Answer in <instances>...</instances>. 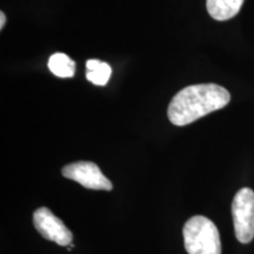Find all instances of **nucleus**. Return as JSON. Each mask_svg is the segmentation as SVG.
<instances>
[{"label": "nucleus", "instance_id": "f257e3e1", "mask_svg": "<svg viewBox=\"0 0 254 254\" xmlns=\"http://www.w3.org/2000/svg\"><path fill=\"white\" fill-rule=\"evenodd\" d=\"M230 100V92L217 84L190 85L174 95L167 116L173 125L185 126L224 109Z\"/></svg>", "mask_w": 254, "mask_h": 254}, {"label": "nucleus", "instance_id": "f03ea898", "mask_svg": "<svg viewBox=\"0 0 254 254\" xmlns=\"http://www.w3.org/2000/svg\"><path fill=\"white\" fill-rule=\"evenodd\" d=\"M184 243L189 254H221V241L214 222L202 215H194L183 228Z\"/></svg>", "mask_w": 254, "mask_h": 254}, {"label": "nucleus", "instance_id": "7ed1b4c3", "mask_svg": "<svg viewBox=\"0 0 254 254\" xmlns=\"http://www.w3.org/2000/svg\"><path fill=\"white\" fill-rule=\"evenodd\" d=\"M234 232L241 244H249L254 238V192L244 187L234 196L232 204Z\"/></svg>", "mask_w": 254, "mask_h": 254}, {"label": "nucleus", "instance_id": "20e7f679", "mask_svg": "<svg viewBox=\"0 0 254 254\" xmlns=\"http://www.w3.org/2000/svg\"><path fill=\"white\" fill-rule=\"evenodd\" d=\"M63 176L73 182H77L90 190H112V183L101 173L100 168L91 161H78L66 165L62 171Z\"/></svg>", "mask_w": 254, "mask_h": 254}, {"label": "nucleus", "instance_id": "39448f33", "mask_svg": "<svg viewBox=\"0 0 254 254\" xmlns=\"http://www.w3.org/2000/svg\"><path fill=\"white\" fill-rule=\"evenodd\" d=\"M33 222L37 231L45 239L55 241L60 246H67L72 243V232L47 207H40L34 212Z\"/></svg>", "mask_w": 254, "mask_h": 254}, {"label": "nucleus", "instance_id": "423d86ee", "mask_svg": "<svg viewBox=\"0 0 254 254\" xmlns=\"http://www.w3.org/2000/svg\"><path fill=\"white\" fill-rule=\"evenodd\" d=\"M244 0H207L206 7L208 14L218 21L234 18L239 13Z\"/></svg>", "mask_w": 254, "mask_h": 254}, {"label": "nucleus", "instance_id": "0eeeda50", "mask_svg": "<svg viewBox=\"0 0 254 254\" xmlns=\"http://www.w3.org/2000/svg\"><path fill=\"white\" fill-rule=\"evenodd\" d=\"M86 78L92 84L98 86H105L111 78V69L109 64L100 62V60L92 59L86 63Z\"/></svg>", "mask_w": 254, "mask_h": 254}, {"label": "nucleus", "instance_id": "6e6552de", "mask_svg": "<svg viewBox=\"0 0 254 254\" xmlns=\"http://www.w3.org/2000/svg\"><path fill=\"white\" fill-rule=\"evenodd\" d=\"M49 68L60 78H71L74 75L75 63L65 53H55L49 60Z\"/></svg>", "mask_w": 254, "mask_h": 254}, {"label": "nucleus", "instance_id": "1a4fd4ad", "mask_svg": "<svg viewBox=\"0 0 254 254\" xmlns=\"http://www.w3.org/2000/svg\"><path fill=\"white\" fill-rule=\"evenodd\" d=\"M5 23H6V17H5L4 12H1V13H0V30H2V28H4Z\"/></svg>", "mask_w": 254, "mask_h": 254}, {"label": "nucleus", "instance_id": "9d476101", "mask_svg": "<svg viewBox=\"0 0 254 254\" xmlns=\"http://www.w3.org/2000/svg\"><path fill=\"white\" fill-rule=\"evenodd\" d=\"M74 249V245H71V246H67V250L68 251H71V250H73Z\"/></svg>", "mask_w": 254, "mask_h": 254}]
</instances>
